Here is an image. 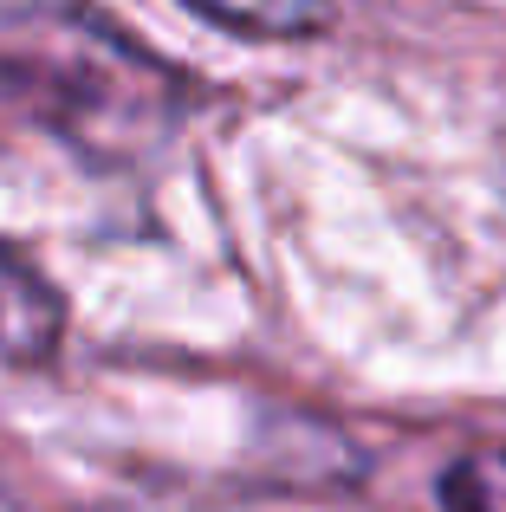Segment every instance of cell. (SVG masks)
<instances>
[{
  "instance_id": "4",
  "label": "cell",
  "mask_w": 506,
  "mask_h": 512,
  "mask_svg": "<svg viewBox=\"0 0 506 512\" xmlns=\"http://www.w3.org/2000/svg\"><path fill=\"white\" fill-rule=\"evenodd\" d=\"M442 506L448 512H506V448L461 454L442 474Z\"/></svg>"
},
{
  "instance_id": "1",
  "label": "cell",
  "mask_w": 506,
  "mask_h": 512,
  "mask_svg": "<svg viewBox=\"0 0 506 512\" xmlns=\"http://www.w3.org/2000/svg\"><path fill=\"white\" fill-rule=\"evenodd\" d=\"M0 98L98 169L143 163L189 111L182 78L78 0H46L0 20Z\"/></svg>"
},
{
  "instance_id": "3",
  "label": "cell",
  "mask_w": 506,
  "mask_h": 512,
  "mask_svg": "<svg viewBox=\"0 0 506 512\" xmlns=\"http://www.w3.org/2000/svg\"><path fill=\"white\" fill-rule=\"evenodd\" d=\"M182 7L241 39H312L331 26V0H182Z\"/></svg>"
},
{
  "instance_id": "2",
  "label": "cell",
  "mask_w": 506,
  "mask_h": 512,
  "mask_svg": "<svg viewBox=\"0 0 506 512\" xmlns=\"http://www.w3.org/2000/svg\"><path fill=\"white\" fill-rule=\"evenodd\" d=\"M65 338V299L26 253L0 240V370H39Z\"/></svg>"
}]
</instances>
